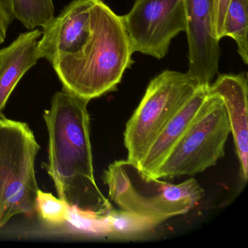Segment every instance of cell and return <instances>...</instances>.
<instances>
[{
	"instance_id": "cell-1",
	"label": "cell",
	"mask_w": 248,
	"mask_h": 248,
	"mask_svg": "<svg viewBox=\"0 0 248 248\" xmlns=\"http://www.w3.org/2000/svg\"><path fill=\"white\" fill-rule=\"evenodd\" d=\"M88 100L62 89L43 118L48 131L47 173L69 207L105 215L113 208L94 176Z\"/></svg>"
},
{
	"instance_id": "cell-2",
	"label": "cell",
	"mask_w": 248,
	"mask_h": 248,
	"mask_svg": "<svg viewBox=\"0 0 248 248\" xmlns=\"http://www.w3.org/2000/svg\"><path fill=\"white\" fill-rule=\"evenodd\" d=\"M133 54L121 16L98 0L88 42L51 65L63 89L90 101L117 89L133 63Z\"/></svg>"
},
{
	"instance_id": "cell-3",
	"label": "cell",
	"mask_w": 248,
	"mask_h": 248,
	"mask_svg": "<svg viewBox=\"0 0 248 248\" xmlns=\"http://www.w3.org/2000/svg\"><path fill=\"white\" fill-rule=\"evenodd\" d=\"M108 197L120 210L152 219L161 224L192 210L204 191L194 178L170 184L140 172L127 160L116 161L103 177Z\"/></svg>"
},
{
	"instance_id": "cell-4",
	"label": "cell",
	"mask_w": 248,
	"mask_h": 248,
	"mask_svg": "<svg viewBox=\"0 0 248 248\" xmlns=\"http://www.w3.org/2000/svg\"><path fill=\"white\" fill-rule=\"evenodd\" d=\"M40 146L27 123L0 116V229L37 211L35 161Z\"/></svg>"
},
{
	"instance_id": "cell-5",
	"label": "cell",
	"mask_w": 248,
	"mask_h": 248,
	"mask_svg": "<svg viewBox=\"0 0 248 248\" xmlns=\"http://www.w3.org/2000/svg\"><path fill=\"white\" fill-rule=\"evenodd\" d=\"M230 133V123L223 100L209 92L195 120L152 178L194 175L215 166L225 156Z\"/></svg>"
},
{
	"instance_id": "cell-6",
	"label": "cell",
	"mask_w": 248,
	"mask_h": 248,
	"mask_svg": "<svg viewBox=\"0 0 248 248\" xmlns=\"http://www.w3.org/2000/svg\"><path fill=\"white\" fill-rule=\"evenodd\" d=\"M200 86L188 72L165 70L152 79L126 124L127 161L138 166L165 124Z\"/></svg>"
},
{
	"instance_id": "cell-7",
	"label": "cell",
	"mask_w": 248,
	"mask_h": 248,
	"mask_svg": "<svg viewBox=\"0 0 248 248\" xmlns=\"http://www.w3.org/2000/svg\"><path fill=\"white\" fill-rule=\"evenodd\" d=\"M121 18L133 53L161 60L172 40L186 31L185 0H135Z\"/></svg>"
},
{
	"instance_id": "cell-8",
	"label": "cell",
	"mask_w": 248,
	"mask_h": 248,
	"mask_svg": "<svg viewBox=\"0 0 248 248\" xmlns=\"http://www.w3.org/2000/svg\"><path fill=\"white\" fill-rule=\"evenodd\" d=\"M188 73L210 86L218 73L220 41L213 30V0H185Z\"/></svg>"
},
{
	"instance_id": "cell-9",
	"label": "cell",
	"mask_w": 248,
	"mask_h": 248,
	"mask_svg": "<svg viewBox=\"0 0 248 248\" xmlns=\"http://www.w3.org/2000/svg\"><path fill=\"white\" fill-rule=\"evenodd\" d=\"M98 0H73L43 27L39 59L50 64L82 48L92 31V12Z\"/></svg>"
},
{
	"instance_id": "cell-10",
	"label": "cell",
	"mask_w": 248,
	"mask_h": 248,
	"mask_svg": "<svg viewBox=\"0 0 248 248\" xmlns=\"http://www.w3.org/2000/svg\"><path fill=\"white\" fill-rule=\"evenodd\" d=\"M209 92L223 100L230 123L242 180L248 177V75L222 74L209 86Z\"/></svg>"
},
{
	"instance_id": "cell-11",
	"label": "cell",
	"mask_w": 248,
	"mask_h": 248,
	"mask_svg": "<svg viewBox=\"0 0 248 248\" xmlns=\"http://www.w3.org/2000/svg\"><path fill=\"white\" fill-rule=\"evenodd\" d=\"M208 88L209 86H200L165 124L136 166L140 172L153 176L164 159L195 120L208 96Z\"/></svg>"
},
{
	"instance_id": "cell-12",
	"label": "cell",
	"mask_w": 248,
	"mask_h": 248,
	"mask_svg": "<svg viewBox=\"0 0 248 248\" xmlns=\"http://www.w3.org/2000/svg\"><path fill=\"white\" fill-rule=\"evenodd\" d=\"M42 34L39 29L29 30L0 50V116L21 78L40 59L37 46Z\"/></svg>"
},
{
	"instance_id": "cell-13",
	"label": "cell",
	"mask_w": 248,
	"mask_h": 248,
	"mask_svg": "<svg viewBox=\"0 0 248 248\" xmlns=\"http://www.w3.org/2000/svg\"><path fill=\"white\" fill-rule=\"evenodd\" d=\"M105 217L108 238L113 239H136L148 234L159 225L152 219L120 209H111Z\"/></svg>"
},
{
	"instance_id": "cell-14",
	"label": "cell",
	"mask_w": 248,
	"mask_h": 248,
	"mask_svg": "<svg viewBox=\"0 0 248 248\" xmlns=\"http://www.w3.org/2000/svg\"><path fill=\"white\" fill-rule=\"evenodd\" d=\"M248 0H230L223 26V37L233 39L245 65L248 63Z\"/></svg>"
},
{
	"instance_id": "cell-15",
	"label": "cell",
	"mask_w": 248,
	"mask_h": 248,
	"mask_svg": "<svg viewBox=\"0 0 248 248\" xmlns=\"http://www.w3.org/2000/svg\"><path fill=\"white\" fill-rule=\"evenodd\" d=\"M15 19L28 30L44 27L54 17L53 0H8Z\"/></svg>"
},
{
	"instance_id": "cell-16",
	"label": "cell",
	"mask_w": 248,
	"mask_h": 248,
	"mask_svg": "<svg viewBox=\"0 0 248 248\" xmlns=\"http://www.w3.org/2000/svg\"><path fill=\"white\" fill-rule=\"evenodd\" d=\"M69 206L50 193L39 190L37 199V211L40 217L50 224H61L67 221Z\"/></svg>"
},
{
	"instance_id": "cell-17",
	"label": "cell",
	"mask_w": 248,
	"mask_h": 248,
	"mask_svg": "<svg viewBox=\"0 0 248 248\" xmlns=\"http://www.w3.org/2000/svg\"><path fill=\"white\" fill-rule=\"evenodd\" d=\"M105 215L82 211L70 207L67 221L81 232L108 238Z\"/></svg>"
},
{
	"instance_id": "cell-18",
	"label": "cell",
	"mask_w": 248,
	"mask_h": 248,
	"mask_svg": "<svg viewBox=\"0 0 248 248\" xmlns=\"http://www.w3.org/2000/svg\"><path fill=\"white\" fill-rule=\"evenodd\" d=\"M230 0H213V30L216 38H223V26L228 5Z\"/></svg>"
},
{
	"instance_id": "cell-19",
	"label": "cell",
	"mask_w": 248,
	"mask_h": 248,
	"mask_svg": "<svg viewBox=\"0 0 248 248\" xmlns=\"http://www.w3.org/2000/svg\"><path fill=\"white\" fill-rule=\"evenodd\" d=\"M14 20L8 0H0V45L5 42L8 29Z\"/></svg>"
}]
</instances>
